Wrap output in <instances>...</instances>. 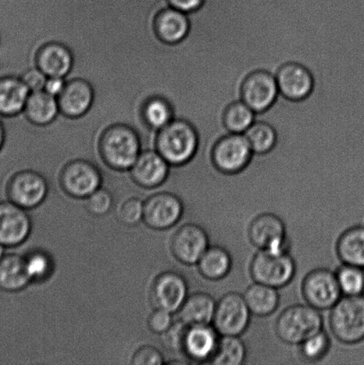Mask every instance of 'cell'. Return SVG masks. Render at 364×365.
<instances>
[{"label": "cell", "mask_w": 364, "mask_h": 365, "mask_svg": "<svg viewBox=\"0 0 364 365\" xmlns=\"http://www.w3.org/2000/svg\"><path fill=\"white\" fill-rule=\"evenodd\" d=\"M169 6L167 0H55L52 39L89 69L155 81L170 59V44L157 36L155 18Z\"/></svg>", "instance_id": "obj_1"}, {"label": "cell", "mask_w": 364, "mask_h": 365, "mask_svg": "<svg viewBox=\"0 0 364 365\" xmlns=\"http://www.w3.org/2000/svg\"><path fill=\"white\" fill-rule=\"evenodd\" d=\"M142 151L141 139L126 124H114L99 139V155L103 164L118 173H127Z\"/></svg>", "instance_id": "obj_2"}, {"label": "cell", "mask_w": 364, "mask_h": 365, "mask_svg": "<svg viewBox=\"0 0 364 365\" xmlns=\"http://www.w3.org/2000/svg\"><path fill=\"white\" fill-rule=\"evenodd\" d=\"M199 148V135L187 120L174 119L157 132L155 150L171 167L187 165Z\"/></svg>", "instance_id": "obj_3"}, {"label": "cell", "mask_w": 364, "mask_h": 365, "mask_svg": "<svg viewBox=\"0 0 364 365\" xmlns=\"http://www.w3.org/2000/svg\"><path fill=\"white\" fill-rule=\"evenodd\" d=\"M274 329L281 341L298 346L323 330V318L320 310L308 304H296L288 307L279 314Z\"/></svg>", "instance_id": "obj_4"}, {"label": "cell", "mask_w": 364, "mask_h": 365, "mask_svg": "<svg viewBox=\"0 0 364 365\" xmlns=\"http://www.w3.org/2000/svg\"><path fill=\"white\" fill-rule=\"evenodd\" d=\"M329 325L337 341L355 345L364 341V295L342 296L331 309Z\"/></svg>", "instance_id": "obj_5"}, {"label": "cell", "mask_w": 364, "mask_h": 365, "mask_svg": "<svg viewBox=\"0 0 364 365\" xmlns=\"http://www.w3.org/2000/svg\"><path fill=\"white\" fill-rule=\"evenodd\" d=\"M296 271L297 264L288 252L259 250L249 266L253 281L276 289L290 284Z\"/></svg>", "instance_id": "obj_6"}, {"label": "cell", "mask_w": 364, "mask_h": 365, "mask_svg": "<svg viewBox=\"0 0 364 365\" xmlns=\"http://www.w3.org/2000/svg\"><path fill=\"white\" fill-rule=\"evenodd\" d=\"M253 156L254 153L244 134L228 133L214 146L212 159L220 174L234 177L247 170Z\"/></svg>", "instance_id": "obj_7"}, {"label": "cell", "mask_w": 364, "mask_h": 365, "mask_svg": "<svg viewBox=\"0 0 364 365\" xmlns=\"http://www.w3.org/2000/svg\"><path fill=\"white\" fill-rule=\"evenodd\" d=\"M61 188L75 199H85L102 187L103 173L99 166L90 160L75 159L67 163L60 170Z\"/></svg>", "instance_id": "obj_8"}, {"label": "cell", "mask_w": 364, "mask_h": 365, "mask_svg": "<svg viewBox=\"0 0 364 365\" xmlns=\"http://www.w3.org/2000/svg\"><path fill=\"white\" fill-rule=\"evenodd\" d=\"M48 191V181L45 175L32 169L17 170L10 177L6 187L10 202L26 210L41 205Z\"/></svg>", "instance_id": "obj_9"}, {"label": "cell", "mask_w": 364, "mask_h": 365, "mask_svg": "<svg viewBox=\"0 0 364 365\" xmlns=\"http://www.w3.org/2000/svg\"><path fill=\"white\" fill-rule=\"evenodd\" d=\"M252 314L244 295L228 292L217 302L213 327L220 336H241L251 324Z\"/></svg>", "instance_id": "obj_10"}, {"label": "cell", "mask_w": 364, "mask_h": 365, "mask_svg": "<svg viewBox=\"0 0 364 365\" xmlns=\"http://www.w3.org/2000/svg\"><path fill=\"white\" fill-rule=\"evenodd\" d=\"M301 292L306 303L320 311L331 310L343 296L336 273L324 267L316 268L306 275Z\"/></svg>", "instance_id": "obj_11"}, {"label": "cell", "mask_w": 364, "mask_h": 365, "mask_svg": "<svg viewBox=\"0 0 364 365\" xmlns=\"http://www.w3.org/2000/svg\"><path fill=\"white\" fill-rule=\"evenodd\" d=\"M248 236L258 250L288 252L286 225L276 214L258 215L249 225Z\"/></svg>", "instance_id": "obj_12"}, {"label": "cell", "mask_w": 364, "mask_h": 365, "mask_svg": "<svg viewBox=\"0 0 364 365\" xmlns=\"http://www.w3.org/2000/svg\"><path fill=\"white\" fill-rule=\"evenodd\" d=\"M184 210L183 202L177 195L169 192H157L144 202L142 221L153 230H167L180 221Z\"/></svg>", "instance_id": "obj_13"}, {"label": "cell", "mask_w": 364, "mask_h": 365, "mask_svg": "<svg viewBox=\"0 0 364 365\" xmlns=\"http://www.w3.org/2000/svg\"><path fill=\"white\" fill-rule=\"evenodd\" d=\"M276 74L259 70L249 75L241 86V100L256 114L269 110L279 98Z\"/></svg>", "instance_id": "obj_14"}, {"label": "cell", "mask_w": 364, "mask_h": 365, "mask_svg": "<svg viewBox=\"0 0 364 365\" xmlns=\"http://www.w3.org/2000/svg\"><path fill=\"white\" fill-rule=\"evenodd\" d=\"M188 297L185 278L174 271L163 272L153 281L150 291V302L153 309L177 313Z\"/></svg>", "instance_id": "obj_15"}, {"label": "cell", "mask_w": 364, "mask_h": 365, "mask_svg": "<svg viewBox=\"0 0 364 365\" xmlns=\"http://www.w3.org/2000/svg\"><path fill=\"white\" fill-rule=\"evenodd\" d=\"M209 247V238L204 228L197 224L182 225L171 240V252L180 263L192 266Z\"/></svg>", "instance_id": "obj_16"}, {"label": "cell", "mask_w": 364, "mask_h": 365, "mask_svg": "<svg viewBox=\"0 0 364 365\" xmlns=\"http://www.w3.org/2000/svg\"><path fill=\"white\" fill-rule=\"evenodd\" d=\"M31 218L26 210L10 200L0 202V243L6 248L23 245L30 236Z\"/></svg>", "instance_id": "obj_17"}, {"label": "cell", "mask_w": 364, "mask_h": 365, "mask_svg": "<svg viewBox=\"0 0 364 365\" xmlns=\"http://www.w3.org/2000/svg\"><path fill=\"white\" fill-rule=\"evenodd\" d=\"M280 95L292 102H301L312 95L315 78L311 71L299 63H284L276 74Z\"/></svg>", "instance_id": "obj_18"}, {"label": "cell", "mask_w": 364, "mask_h": 365, "mask_svg": "<svg viewBox=\"0 0 364 365\" xmlns=\"http://www.w3.org/2000/svg\"><path fill=\"white\" fill-rule=\"evenodd\" d=\"M170 163L155 149L142 150L128 174L139 187L155 189L170 176Z\"/></svg>", "instance_id": "obj_19"}, {"label": "cell", "mask_w": 364, "mask_h": 365, "mask_svg": "<svg viewBox=\"0 0 364 365\" xmlns=\"http://www.w3.org/2000/svg\"><path fill=\"white\" fill-rule=\"evenodd\" d=\"M219 338L212 324L188 327L184 335V355L194 362L209 363Z\"/></svg>", "instance_id": "obj_20"}, {"label": "cell", "mask_w": 364, "mask_h": 365, "mask_svg": "<svg viewBox=\"0 0 364 365\" xmlns=\"http://www.w3.org/2000/svg\"><path fill=\"white\" fill-rule=\"evenodd\" d=\"M58 100L60 113L64 116L78 118L85 115L94 103V91L83 78L67 80L66 88Z\"/></svg>", "instance_id": "obj_21"}, {"label": "cell", "mask_w": 364, "mask_h": 365, "mask_svg": "<svg viewBox=\"0 0 364 365\" xmlns=\"http://www.w3.org/2000/svg\"><path fill=\"white\" fill-rule=\"evenodd\" d=\"M35 63L48 77L66 78L73 69V56L62 43L48 42L38 50Z\"/></svg>", "instance_id": "obj_22"}, {"label": "cell", "mask_w": 364, "mask_h": 365, "mask_svg": "<svg viewBox=\"0 0 364 365\" xmlns=\"http://www.w3.org/2000/svg\"><path fill=\"white\" fill-rule=\"evenodd\" d=\"M31 91L21 77L0 75V118H13L24 113Z\"/></svg>", "instance_id": "obj_23"}, {"label": "cell", "mask_w": 364, "mask_h": 365, "mask_svg": "<svg viewBox=\"0 0 364 365\" xmlns=\"http://www.w3.org/2000/svg\"><path fill=\"white\" fill-rule=\"evenodd\" d=\"M217 302L206 292H195L187 297L178 310V320L187 327L212 325L215 316Z\"/></svg>", "instance_id": "obj_24"}, {"label": "cell", "mask_w": 364, "mask_h": 365, "mask_svg": "<svg viewBox=\"0 0 364 365\" xmlns=\"http://www.w3.org/2000/svg\"><path fill=\"white\" fill-rule=\"evenodd\" d=\"M157 36L169 44H177L187 37L190 30L188 14L169 6L160 11L155 18Z\"/></svg>", "instance_id": "obj_25"}, {"label": "cell", "mask_w": 364, "mask_h": 365, "mask_svg": "<svg viewBox=\"0 0 364 365\" xmlns=\"http://www.w3.org/2000/svg\"><path fill=\"white\" fill-rule=\"evenodd\" d=\"M31 284L25 267L24 257L5 254L0 260V291L18 292Z\"/></svg>", "instance_id": "obj_26"}, {"label": "cell", "mask_w": 364, "mask_h": 365, "mask_svg": "<svg viewBox=\"0 0 364 365\" xmlns=\"http://www.w3.org/2000/svg\"><path fill=\"white\" fill-rule=\"evenodd\" d=\"M197 267L199 274L206 280H223L229 274L233 267V257L224 247L209 246L198 261Z\"/></svg>", "instance_id": "obj_27"}, {"label": "cell", "mask_w": 364, "mask_h": 365, "mask_svg": "<svg viewBox=\"0 0 364 365\" xmlns=\"http://www.w3.org/2000/svg\"><path fill=\"white\" fill-rule=\"evenodd\" d=\"M252 316L266 317L273 314L280 305L278 289L259 284L249 285L242 294Z\"/></svg>", "instance_id": "obj_28"}, {"label": "cell", "mask_w": 364, "mask_h": 365, "mask_svg": "<svg viewBox=\"0 0 364 365\" xmlns=\"http://www.w3.org/2000/svg\"><path fill=\"white\" fill-rule=\"evenodd\" d=\"M31 123L45 126L53 123L60 114L58 100L44 91L31 92L24 110Z\"/></svg>", "instance_id": "obj_29"}, {"label": "cell", "mask_w": 364, "mask_h": 365, "mask_svg": "<svg viewBox=\"0 0 364 365\" xmlns=\"http://www.w3.org/2000/svg\"><path fill=\"white\" fill-rule=\"evenodd\" d=\"M336 252L342 264L364 268V225H355L342 232Z\"/></svg>", "instance_id": "obj_30"}, {"label": "cell", "mask_w": 364, "mask_h": 365, "mask_svg": "<svg viewBox=\"0 0 364 365\" xmlns=\"http://www.w3.org/2000/svg\"><path fill=\"white\" fill-rule=\"evenodd\" d=\"M247 357V349L240 336H220L215 354L209 364L241 365Z\"/></svg>", "instance_id": "obj_31"}, {"label": "cell", "mask_w": 364, "mask_h": 365, "mask_svg": "<svg viewBox=\"0 0 364 365\" xmlns=\"http://www.w3.org/2000/svg\"><path fill=\"white\" fill-rule=\"evenodd\" d=\"M244 135L256 155H265L272 152L278 142L276 128L263 120H256Z\"/></svg>", "instance_id": "obj_32"}, {"label": "cell", "mask_w": 364, "mask_h": 365, "mask_svg": "<svg viewBox=\"0 0 364 365\" xmlns=\"http://www.w3.org/2000/svg\"><path fill=\"white\" fill-rule=\"evenodd\" d=\"M142 119L150 130L158 132L175 119L172 106L162 96H153L142 109Z\"/></svg>", "instance_id": "obj_33"}, {"label": "cell", "mask_w": 364, "mask_h": 365, "mask_svg": "<svg viewBox=\"0 0 364 365\" xmlns=\"http://www.w3.org/2000/svg\"><path fill=\"white\" fill-rule=\"evenodd\" d=\"M223 120L229 133L244 134L255 123L256 113L242 100H239L227 106Z\"/></svg>", "instance_id": "obj_34"}, {"label": "cell", "mask_w": 364, "mask_h": 365, "mask_svg": "<svg viewBox=\"0 0 364 365\" xmlns=\"http://www.w3.org/2000/svg\"><path fill=\"white\" fill-rule=\"evenodd\" d=\"M24 262L31 282L48 281L55 271L53 257L45 250H31L24 256Z\"/></svg>", "instance_id": "obj_35"}, {"label": "cell", "mask_w": 364, "mask_h": 365, "mask_svg": "<svg viewBox=\"0 0 364 365\" xmlns=\"http://www.w3.org/2000/svg\"><path fill=\"white\" fill-rule=\"evenodd\" d=\"M335 273L342 295H364V268L343 264Z\"/></svg>", "instance_id": "obj_36"}, {"label": "cell", "mask_w": 364, "mask_h": 365, "mask_svg": "<svg viewBox=\"0 0 364 365\" xmlns=\"http://www.w3.org/2000/svg\"><path fill=\"white\" fill-rule=\"evenodd\" d=\"M299 346V356L306 363H317L329 353L331 341L326 331H320L303 341Z\"/></svg>", "instance_id": "obj_37"}, {"label": "cell", "mask_w": 364, "mask_h": 365, "mask_svg": "<svg viewBox=\"0 0 364 365\" xmlns=\"http://www.w3.org/2000/svg\"><path fill=\"white\" fill-rule=\"evenodd\" d=\"M113 196L109 190L100 187L85 198V207L95 217H103L112 210Z\"/></svg>", "instance_id": "obj_38"}, {"label": "cell", "mask_w": 364, "mask_h": 365, "mask_svg": "<svg viewBox=\"0 0 364 365\" xmlns=\"http://www.w3.org/2000/svg\"><path fill=\"white\" fill-rule=\"evenodd\" d=\"M144 202L137 197L125 200L118 211V217L121 223L134 227L144 218Z\"/></svg>", "instance_id": "obj_39"}, {"label": "cell", "mask_w": 364, "mask_h": 365, "mask_svg": "<svg viewBox=\"0 0 364 365\" xmlns=\"http://www.w3.org/2000/svg\"><path fill=\"white\" fill-rule=\"evenodd\" d=\"M187 325L178 320L162 334L164 348L172 353L184 354V341Z\"/></svg>", "instance_id": "obj_40"}, {"label": "cell", "mask_w": 364, "mask_h": 365, "mask_svg": "<svg viewBox=\"0 0 364 365\" xmlns=\"http://www.w3.org/2000/svg\"><path fill=\"white\" fill-rule=\"evenodd\" d=\"M163 364L162 354L155 346L150 345L140 346L131 359V364L133 365H162Z\"/></svg>", "instance_id": "obj_41"}, {"label": "cell", "mask_w": 364, "mask_h": 365, "mask_svg": "<svg viewBox=\"0 0 364 365\" xmlns=\"http://www.w3.org/2000/svg\"><path fill=\"white\" fill-rule=\"evenodd\" d=\"M172 313L170 311L155 309L148 317V327L153 334L162 335L173 324Z\"/></svg>", "instance_id": "obj_42"}, {"label": "cell", "mask_w": 364, "mask_h": 365, "mask_svg": "<svg viewBox=\"0 0 364 365\" xmlns=\"http://www.w3.org/2000/svg\"><path fill=\"white\" fill-rule=\"evenodd\" d=\"M21 78L24 82V84L27 86L28 91L31 93L44 91L48 76L36 66L24 71V73L21 74Z\"/></svg>", "instance_id": "obj_43"}, {"label": "cell", "mask_w": 364, "mask_h": 365, "mask_svg": "<svg viewBox=\"0 0 364 365\" xmlns=\"http://www.w3.org/2000/svg\"><path fill=\"white\" fill-rule=\"evenodd\" d=\"M67 84L66 78L48 77L46 78L44 91L53 98H58L66 88Z\"/></svg>", "instance_id": "obj_44"}, {"label": "cell", "mask_w": 364, "mask_h": 365, "mask_svg": "<svg viewBox=\"0 0 364 365\" xmlns=\"http://www.w3.org/2000/svg\"><path fill=\"white\" fill-rule=\"evenodd\" d=\"M167 2L173 9L190 14L201 9L204 0H167Z\"/></svg>", "instance_id": "obj_45"}, {"label": "cell", "mask_w": 364, "mask_h": 365, "mask_svg": "<svg viewBox=\"0 0 364 365\" xmlns=\"http://www.w3.org/2000/svg\"><path fill=\"white\" fill-rule=\"evenodd\" d=\"M6 141V125L4 123L1 118H0V153H1L5 148Z\"/></svg>", "instance_id": "obj_46"}, {"label": "cell", "mask_w": 364, "mask_h": 365, "mask_svg": "<svg viewBox=\"0 0 364 365\" xmlns=\"http://www.w3.org/2000/svg\"><path fill=\"white\" fill-rule=\"evenodd\" d=\"M5 246H3L1 243H0V260L3 259V257L5 256Z\"/></svg>", "instance_id": "obj_47"}, {"label": "cell", "mask_w": 364, "mask_h": 365, "mask_svg": "<svg viewBox=\"0 0 364 365\" xmlns=\"http://www.w3.org/2000/svg\"><path fill=\"white\" fill-rule=\"evenodd\" d=\"M0 44H1V36H0Z\"/></svg>", "instance_id": "obj_48"}]
</instances>
